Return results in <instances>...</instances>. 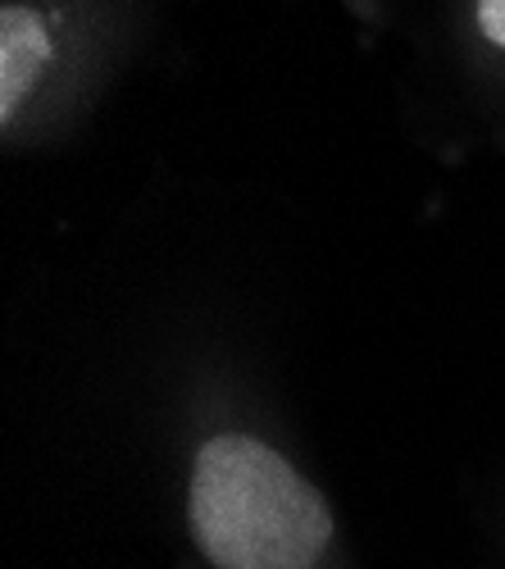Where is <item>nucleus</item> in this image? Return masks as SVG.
<instances>
[{
    "label": "nucleus",
    "instance_id": "f03ea898",
    "mask_svg": "<svg viewBox=\"0 0 505 569\" xmlns=\"http://www.w3.org/2000/svg\"><path fill=\"white\" fill-rule=\"evenodd\" d=\"M46 56H51V41H46V28L32 10L10 6L0 14V114H14L23 91L37 82Z\"/></svg>",
    "mask_w": 505,
    "mask_h": 569
},
{
    "label": "nucleus",
    "instance_id": "7ed1b4c3",
    "mask_svg": "<svg viewBox=\"0 0 505 569\" xmlns=\"http://www.w3.org/2000/svg\"><path fill=\"white\" fill-rule=\"evenodd\" d=\"M478 23L496 46H505V0H478Z\"/></svg>",
    "mask_w": 505,
    "mask_h": 569
},
{
    "label": "nucleus",
    "instance_id": "f257e3e1",
    "mask_svg": "<svg viewBox=\"0 0 505 569\" xmlns=\"http://www.w3.org/2000/svg\"><path fill=\"white\" fill-rule=\"evenodd\" d=\"M192 529L219 569H310L329 547L333 519L279 451L223 433L196 456Z\"/></svg>",
    "mask_w": 505,
    "mask_h": 569
}]
</instances>
